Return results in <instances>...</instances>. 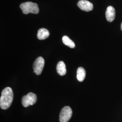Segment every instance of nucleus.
Listing matches in <instances>:
<instances>
[{
	"mask_svg": "<svg viewBox=\"0 0 122 122\" xmlns=\"http://www.w3.org/2000/svg\"><path fill=\"white\" fill-rule=\"evenodd\" d=\"M106 20L109 22H113L115 17V10L112 6H109L105 12Z\"/></svg>",
	"mask_w": 122,
	"mask_h": 122,
	"instance_id": "obj_7",
	"label": "nucleus"
},
{
	"mask_svg": "<svg viewBox=\"0 0 122 122\" xmlns=\"http://www.w3.org/2000/svg\"><path fill=\"white\" fill-rule=\"evenodd\" d=\"M77 5L81 10L85 11H90L93 9V5L86 0H80L77 3Z\"/></svg>",
	"mask_w": 122,
	"mask_h": 122,
	"instance_id": "obj_6",
	"label": "nucleus"
},
{
	"mask_svg": "<svg viewBox=\"0 0 122 122\" xmlns=\"http://www.w3.org/2000/svg\"><path fill=\"white\" fill-rule=\"evenodd\" d=\"M49 35V32L47 29L45 28H41L38 31L37 38L39 40H44L48 38Z\"/></svg>",
	"mask_w": 122,
	"mask_h": 122,
	"instance_id": "obj_9",
	"label": "nucleus"
},
{
	"mask_svg": "<svg viewBox=\"0 0 122 122\" xmlns=\"http://www.w3.org/2000/svg\"><path fill=\"white\" fill-rule=\"evenodd\" d=\"M57 73L61 76H64L66 72L65 64L63 61H60L57 63Z\"/></svg>",
	"mask_w": 122,
	"mask_h": 122,
	"instance_id": "obj_8",
	"label": "nucleus"
},
{
	"mask_svg": "<svg viewBox=\"0 0 122 122\" xmlns=\"http://www.w3.org/2000/svg\"><path fill=\"white\" fill-rule=\"evenodd\" d=\"M62 40L63 44L71 48H74L75 47V44L74 42L67 36H63L62 38Z\"/></svg>",
	"mask_w": 122,
	"mask_h": 122,
	"instance_id": "obj_11",
	"label": "nucleus"
},
{
	"mask_svg": "<svg viewBox=\"0 0 122 122\" xmlns=\"http://www.w3.org/2000/svg\"><path fill=\"white\" fill-rule=\"evenodd\" d=\"M44 60L41 57H38L34 63L33 69L35 74L39 75L41 74L44 66Z\"/></svg>",
	"mask_w": 122,
	"mask_h": 122,
	"instance_id": "obj_5",
	"label": "nucleus"
},
{
	"mask_svg": "<svg viewBox=\"0 0 122 122\" xmlns=\"http://www.w3.org/2000/svg\"><path fill=\"white\" fill-rule=\"evenodd\" d=\"M13 100V92L11 88H5L1 92L0 98V107L3 109H8Z\"/></svg>",
	"mask_w": 122,
	"mask_h": 122,
	"instance_id": "obj_1",
	"label": "nucleus"
},
{
	"mask_svg": "<svg viewBox=\"0 0 122 122\" xmlns=\"http://www.w3.org/2000/svg\"><path fill=\"white\" fill-rule=\"evenodd\" d=\"M121 30L122 31V23L121 25Z\"/></svg>",
	"mask_w": 122,
	"mask_h": 122,
	"instance_id": "obj_12",
	"label": "nucleus"
},
{
	"mask_svg": "<svg viewBox=\"0 0 122 122\" xmlns=\"http://www.w3.org/2000/svg\"><path fill=\"white\" fill-rule=\"evenodd\" d=\"M37 96L35 94L30 92L23 96L22 99V104L25 107L34 105L37 101Z\"/></svg>",
	"mask_w": 122,
	"mask_h": 122,
	"instance_id": "obj_3",
	"label": "nucleus"
},
{
	"mask_svg": "<svg viewBox=\"0 0 122 122\" xmlns=\"http://www.w3.org/2000/svg\"><path fill=\"white\" fill-rule=\"evenodd\" d=\"M86 71L82 67H80L77 70L76 78L78 81L81 82L86 77Z\"/></svg>",
	"mask_w": 122,
	"mask_h": 122,
	"instance_id": "obj_10",
	"label": "nucleus"
},
{
	"mask_svg": "<svg viewBox=\"0 0 122 122\" xmlns=\"http://www.w3.org/2000/svg\"><path fill=\"white\" fill-rule=\"evenodd\" d=\"M20 7L24 14H28L30 13L36 14L39 12L38 5L32 2L29 1L22 3L20 5Z\"/></svg>",
	"mask_w": 122,
	"mask_h": 122,
	"instance_id": "obj_2",
	"label": "nucleus"
},
{
	"mask_svg": "<svg viewBox=\"0 0 122 122\" xmlns=\"http://www.w3.org/2000/svg\"><path fill=\"white\" fill-rule=\"evenodd\" d=\"M72 111L69 106H65L61 110L59 115L60 122H68L71 117Z\"/></svg>",
	"mask_w": 122,
	"mask_h": 122,
	"instance_id": "obj_4",
	"label": "nucleus"
}]
</instances>
